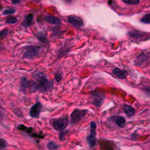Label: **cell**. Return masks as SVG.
<instances>
[{
    "instance_id": "6da1fadb",
    "label": "cell",
    "mask_w": 150,
    "mask_h": 150,
    "mask_svg": "<svg viewBox=\"0 0 150 150\" xmlns=\"http://www.w3.org/2000/svg\"><path fill=\"white\" fill-rule=\"evenodd\" d=\"M32 77L38 83L39 90L41 92H47L52 88L53 83L47 79L45 73L36 71L32 74Z\"/></svg>"
},
{
    "instance_id": "7a4b0ae2",
    "label": "cell",
    "mask_w": 150,
    "mask_h": 150,
    "mask_svg": "<svg viewBox=\"0 0 150 150\" xmlns=\"http://www.w3.org/2000/svg\"><path fill=\"white\" fill-rule=\"evenodd\" d=\"M96 124L94 121H91L90 125V134L87 136L86 140L90 148H92L96 146L97 144L96 138Z\"/></svg>"
},
{
    "instance_id": "3957f363",
    "label": "cell",
    "mask_w": 150,
    "mask_h": 150,
    "mask_svg": "<svg viewBox=\"0 0 150 150\" xmlns=\"http://www.w3.org/2000/svg\"><path fill=\"white\" fill-rule=\"evenodd\" d=\"M88 112V110H80L79 108L74 109L70 115V122L71 125H75L79 122L82 119L84 118L87 113Z\"/></svg>"
},
{
    "instance_id": "277c9868",
    "label": "cell",
    "mask_w": 150,
    "mask_h": 150,
    "mask_svg": "<svg viewBox=\"0 0 150 150\" xmlns=\"http://www.w3.org/2000/svg\"><path fill=\"white\" fill-rule=\"evenodd\" d=\"M42 47L38 46H28L23 53V57L31 59L38 56L42 52Z\"/></svg>"
},
{
    "instance_id": "5b68a950",
    "label": "cell",
    "mask_w": 150,
    "mask_h": 150,
    "mask_svg": "<svg viewBox=\"0 0 150 150\" xmlns=\"http://www.w3.org/2000/svg\"><path fill=\"white\" fill-rule=\"evenodd\" d=\"M69 119L67 116L53 119L52 125L57 131H63L68 125Z\"/></svg>"
},
{
    "instance_id": "8992f818",
    "label": "cell",
    "mask_w": 150,
    "mask_h": 150,
    "mask_svg": "<svg viewBox=\"0 0 150 150\" xmlns=\"http://www.w3.org/2000/svg\"><path fill=\"white\" fill-rule=\"evenodd\" d=\"M104 100V94L100 92L92 93L90 96V103L96 107H101Z\"/></svg>"
},
{
    "instance_id": "52a82bcc",
    "label": "cell",
    "mask_w": 150,
    "mask_h": 150,
    "mask_svg": "<svg viewBox=\"0 0 150 150\" xmlns=\"http://www.w3.org/2000/svg\"><path fill=\"white\" fill-rule=\"evenodd\" d=\"M68 22L76 28H81L83 26V20L77 16L70 15L67 18Z\"/></svg>"
},
{
    "instance_id": "ba28073f",
    "label": "cell",
    "mask_w": 150,
    "mask_h": 150,
    "mask_svg": "<svg viewBox=\"0 0 150 150\" xmlns=\"http://www.w3.org/2000/svg\"><path fill=\"white\" fill-rule=\"evenodd\" d=\"M42 108V105L40 103L38 102L34 104L29 111L30 116L32 118H38Z\"/></svg>"
},
{
    "instance_id": "9c48e42d",
    "label": "cell",
    "mask_w": 150,
    "mask_h": 150,
    "mask_svg": "<svg viewBox=\"0 0 150 150\" xmlns=\"http://www.w3.org/2000/svg\"><path fill=\"white\" fill-rule=\"evenodd\" d=\"M148 56L146 54H141L139 55L134 60V64L136 66L141 67L145 64L148 60Z\"/></svg>"
},
{
    "instance_id": "30bf717a",
    "label": "cell",
    "mask_w": 150,
    "mask_h": 150,
    "mask_svg": "<svg viewBox=\"0 0 150 150\" xmlns=\"http://www.w3.org/2000/svg\"><path fill=\"white\" fill-rule=\"evenodd\" d=\"M110 120L113 121L120 128H123L125 127L126 120L122 116H112L110 118Z\"/></svg>"
},
{
    "instance_id": "8fae6325",
    "label": "cell",
    "mask_w": 150,
    "mask_h": 150,
    "mask_svg": "<svg viewBox=\"0 0 150 150\" xmlns=\"http://www.w3.org/2000/svg\"><path fill=\"white\" fill-rule=\"evenodd\" d=\"M113 73L120 79H124L127 77L128 73L125 70H122L119 68H115L113 70Z\"/></svg>"
},
{
    "instance_id": "7c38bea8",
    "label": "cell",
    "mask_w": 150,
    "mask_h": 150,
    "mask_svg": "<svg viewBox=\"0 0 150 150\" xmlns=\"http://www.w3.org/2000/svg\"><path fill=\"white\" fill-rule=\"evenodd\" d=\"M29 81V80H28L25 77H22L20 82V90L22 92L26 93V91H27V90H28Z\"/></svg>"
},
{
    "instance_id": "4fadbf2b",
    "label": "cell",
    "mask_w": 150,
    "mask_h": 150,
    "mask_svg": "<svg viewBox=\"0 0 150 150\" xmlns=\"http://www.w3.org/2000/svg\"><path fill=\"white\" fill-rule=\"evenodd\" d=\"M33 18V15L32 13H30L26 15L23 19V21L22 23V25L25 28H28L32 23Z\"/></svg>"
},
{
    "instance_id": "5bb4252c",
    "label": "cell",
    "mask_w": 150,
    "mask_h": 150,
    "mask_svg": "<svg viewBox=\"0 0 150 150\" xmlns=\"http://www.w3.org/2000/svg\"><path fill=\"white\" fill-rule=\"evenodd\" d=\"M124 111L128 117H131L134 116L135 114L134 108L129 105H124Z\"/></svg>"
},
{
    "instance_id": "9a60e30c",
    "label": "cell",
    "mask_w": 150,
    "mask_h": 150,
    "mask_svg": "<svg viewBox=\"0 0 150 150\" xmlns=\"http://www.w3.org/2000/svg\"><path fill=\"white\" fill-rule=\"evenodd\" d=\"M45 20L48 23H52V24H59V23H60V19L58 18L53 16H47Z\"/></svg>"
},
{
    "instance_id": "2e32d148",
    "label": "cell",
    "mask_w": 150,
    "mask_h": 150,
    "mask_svg": "<svg viewBox=\"0 0 150 150\" xmlns=\"http://www.w3.org/2000/svg\"><path fill=\"white\" fill-rule=\"evenodd\" d=\"M47 148L49 150H56L59 148V145H57L54 142L50 141L47 144Z\"/></svg>"
},
{
    "instance_id": "e0dca14e",
    "label": "cell",
    "mask_w": 150,
    "mask_h": 150,
    "mask_svg": "<svg viewBox=\"0 0 150 150\" xmlns=\"http://www.w3.org/2000/svg\"><path fill=\"white\" fill-rule=\"evenodd\" d=\"M129 35L131 37L136 38V39H139V38H144V35L139 33V32H129Z\"/></svg>"
},
{
    "instance_id": "ac0fdd59",
    "label": "cell",
    "mask_w": 150,
    "mask_h": 150,
    "mask_svg": "<svg viewBox=\"0 0 150 150\" xmlns=\"http://www.w3.org/2000/svg\"><path fill=\"white\" fill-rule=\"evenodd\" d=\"M141 21L145 23H150V13L146 14L145 15H144L142 18Z\"/></svg>"
},
{
    "instance_id": "d6986e66",
    "label": "cell",
    "mask_w": 150,
    "mask_h": 150,
    "mask_svg": "<svg viewBox=\"0 0 150 150\" xmlns=\"http://www.w3.org/2000/svg\"><path fill=\"white\" fill-rule=\"evenodd\" d=\"M124 2L129 5H134L139 2V0H122Z\"/></svg>"
},
{
    "instance_id": "ffe728a7",
    "label": "cell",
    "mask_w": 150,
    "mask_h": 150,
    "mask_svg": "<svg viewBox=\"0 0 150 150\" xmlns=\"http://www.w3.org/2000/svg\"><path fill=\"white\" fill-rule=\"evenodd\" d=\"M68 131H62L59 133V140L60 141H62L65 138V137H66V135L67 134V132Z\"/></svg>"
},
{
    "instance_id": "44dd1931",
    "label": "cell",
    "mask_w": 150,
    "mask_h": 150,
    "mask_svg": "<svg viewBox=\"0 0 150 150\" xmlns=\"http://www.w3.org/2000/svg\"><path fill=\"white\" fill-rule=\"evenodd\" d=\"M62 73L58 72L54 74V79L57 82L60 81L62 80Z\"/></svg>"
},
{
    "instance_id": "7402d4cb",
    "label": "cell",
    "mask_w": 150,
    "mask_h": 150,
    "mask_svg": "<svg viewBox=\"0 0 150 150\" xmlns=\"http://www.w3.org/2000/svg\"><path fill=\"white\" fill-rule=\"evenodd\" d=\"M16 22H17V19L15 17H11L6 21V22L7 23H11V24L12 23H15Z\"/></svg>"
},
{
    "instance_id": "603a6c76",
    "label": "cell",
    "mask_w": 150,
    "mask_h": 150,
    "mask_svg": "<svg viewBox=\"0 0 150 150\" xmlns=\"http://www.w3.org/2000/svg\"><path fill=\"white\" fill-rule=\"evenodd\" d=\"M7 146L6 142L2 138H0V150L2 148H4Z\"/></svg>"
},
{
    "instance_id": "cb8c5ba5",
    "label": "cell",
    "mask_w": 150,
    "mask_h": 150,
    "mask_svg": "<svg viewBox=\"0 0 150 150\" xmlns=\"http://www.w3.org/2000/svg\"><path fill=\"white\" fill-rule=\"evenodd\" d=\"M15 12V10L13 9H6L4 11L3 13L4 15H9V14H13Z\"/></svg>"
},
{
    "instance_id": "d4e9b609",
    "label": "cell",
    "mask_w": 150,
    "mask_h": 150,
    "mask_svg": "<svg viewBox=\"0 0 150 150\" xmlns=\"http://www.w3.org/2000/svg\"><path fill=\"white\" fill-rule=\"evenodd\" d=\"M8 33V29H3L0 32V38H4L6 36V35Z\"/></svg>"
},
{
    "instance_id": "484cf974",
    "label": "cell",
    "mask_w": 150,
    "mask_h": 150,
    "mask_svg": "<svg viewBox=\"0 0 150 150\" xmlns=\"http://www.w3.org/2000/svg\"><path fill=\"white\" fill-rule=\"evenodd\" d=\"M38 39L41 41H45L46 40V37L43 35V33H39L38 35Z\"/></svg>"
},
{
    "instance_id": "4316f807",
    "label": "cell",
    "mask_w": 150,
    "mask_h": 150,
    "mask_svg": "<svg viewBox=\"0 0 150 150\" xmlns=\"http://www.w3.org/2000/svg\"><path fill=\"white\" fill-rule=\"evenodd\" d=\"M144 91L148 95H149L150 96V87H146L145 88L143 89Z\"/></svg>"
},
{
    "instance_id": "83f0119b",
    "label": "cell",
    "mask_w": 150,
    "mask_h": 150,
    "mask_svg": "<svg viewBox=\"0 0 150 150\" xmlns=\"http://www.w3.org/2000/svg\"><path fill=\"white\" fill-rule=\"evenodd\" d=\"M12 4L16 5V4H18L21 2V0H11Z\"/></svg>"
}]
</instances>
